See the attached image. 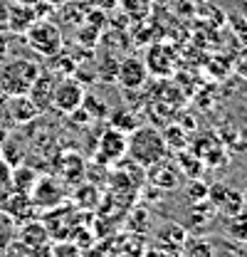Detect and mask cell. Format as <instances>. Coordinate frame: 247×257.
I'll return each mask as SVG.
<instances>
[{
    "label": "cell",
    "instance_id": "cell-1",
    "mask_svg": "<svg viewBox=\"0 0 247 257\" xmlns=\"http://www.w3.org/2000/svg\"><path fill=\"white\" fill-rule=\"evenodd\" d=\"M126 156L131 159V163L149 168L156 161L168 156V146L163 139V131H158L156 126H139L136 131L129 134V149Z\"/></svg>",
    "mask_w": 247,
    "mask_h": 257
},
{
    "label": "cell",
    "instance_id": "cell-2",
    "mask_svg": "<svg viewBox=\"0 0 247 257\" xmlns=\"http://www.w3.org/2000/svg\"><path fill=\"white\" fill-rule=\"evenodd\" d=\"M42 67L28 57H13L0 64V89L5 96L28 94Z\"/></svg>",
    "mask_w": 247,
    "mask_h": 257
},
{
    "label": "cell",
    "instance_id": "cell-3",
    "mask_svg": "<svg viewBox=\"0 0 247 257\" xmlns=\"http://www.w3.org/2000/svg\"><path fill=\"white\" fill-rule=\"evenodd\" d=\"M25 45L30 47L35 55H40V57H52V55H57L60 50H64V35H62L60 25H55V23H50V20H35L30 28L25 30Z\"/></svg>",
    "mask_w": 247,
    "mask_h": 257
},
{
    "label": "cell",
    "instance_id": "cell-4",
    "mask_svg": "<svg viewBox=\"0 0 247 257\" xmlns=\"http://www.w3.org/2000/svg\"><path fill=\"white\" fill-rule=\"evenodd\" d=\"M84 94H87V87L77 77H72V74L57 77L55 89H52V109L60 114H69L77 106H82Z\"/></svg>",
    "mask_w": 247,
    "mask_h": 257
},
{
    "label": "cell",
    "instance_id": "cell-5",
    "mask_svg": "<svg viewBox=\"0 0 247 257\" xmlns=\"http://www.w3.org/2000/svg\"><path fill=\"white\" fill-rule=\"evenodd\" d=\"M126 149H129V134L111 126L104 128L99 134V141H96V161L119 163L121 159H126Z\"/></svg>",
    "mask_w": 247,
    "mask_h": 257
},
{
    "label": "cell",
    "instance_id": "cell-6",
    "mask_svg": "<svg viewBox=\"0 0 247 257\" xmlns=\"http://www.w3.org/2000/svg\"><path fill=\"white\" fill-rule=\"evenodd\" d=\"M176 60H178L176 57V50L171 45H166V42L151 45L149 52H146V57H144L149 74H156V77H171V74H176V67H178Z\"/></svg>",
    "mask_w": 247,
    "mask_h": 257
},
{
    "label": "cell",
    "instance_id": "cell-7",
    "mask_svg": "<svg viewBox=\"0 0 247 257\" xmlns=\"http://www.w3.org/2000/svg\"><path fill=\"white\" fill-rule=\"evenodd\" d=\"M149 79V69H146V62L136 55H129L119 62V72H116V82L121 84V89L126 92H136L146 84Z\"/></svg>",
    "mask_w": 247,
    "mask_h": 257
},
{
    "label": "cell",
    "instance_id": "cell-8",
    "mask_svg": "<svg viewBox=\"0 0 247 257\" xmlns=\"http://www.w3.org/2000/svg\"><path fill=\"white\" fill-rule=\"evenodd\" d=\"M146 173H149L151 183H154L156 188H161V191H173V188H178V186H181V176H183L181 168H178V163L171 161L168 156L156 161L154 166H149Z\"/></svg>",
    "mask_w": 247,
    "mask_h": 257
},
{
    "label": "cell",
    "instance_id": "cell-9",
    "mask_svg": "<svg viewBox=\"0 0 247 257\" xmlns=\"http://www.w3.org/2000/svg\"><path fill=\"white\" fill-rule=\"evenodd\" d=\"M30 198H32V203H35V208L52 210V208H57L62 200H64V188H62L55 178L45 176V178H37Z\"/></svg>",
    "mask_w": 247,
    "mask_h": 257
},
{
    "label": "cell",
    "instance_id": "cell-10",
    "mask_svg": "<svg viewBox=\"0 0 247 257\" xmlns=\"http://www.w3.org/2000/svg\"><path fill=\"white\" fill-rule=\"evenodd\" d=\"M0 208H3L5 215H10V220H30L32 215H35V210H37L28 193L13 191V188L8 193H3Z\"/></svg>",
    "mask_w": 247,
    "mask_h": 257
},
{
    "label": "cell",
    "instance_id": "cell-11",
    "mask_svg": "<svg viewBox=\"0 0 247 257\" xmlns=\"http://www.w3.org/2000/svg\"><path fill=\"white\" fill-rule=\"evenodd\" d=\"M208 200L215 205L222 215H227V218L237 215V213L242 210V203H245V200H242V193L230 191V188L222 186V183H215L213 188H208Z\"/></svg>",
    "mask_w": 247,
    "mask_h": 257
},
{
    "label": "cell",
    "instance_id": "cell-12",
    "mask_svg": "<svg viewBox=\"0 0 247 257\" xmlns=\"http://www.w3.org/2000/svg\"><path fill=\"white\" fill-rule=\"evenodd\" d=\"M55 82H57V77H55L50 69H42V72L37 74V79L32 82L28 96L35 101V106L40 109V114H45V111L52 109V89H55Z\"/></svg>",
    "mask_w": 247,
    "mask_h": 257
},
{
    "label": "cell",
    "instance_id": "cell-13",
    "mask_svg": "<svg viewBox=\"0 0 247 257\" xmlns=\"http://www.w3.org/2000/svg\"><path fill=\"white\" fill-rule=\"evenodd\" d=\"M5 109L13 119V124H32L35 119H40V109L35 106L28 94H18V96H8L5 99Z\"/></svg>",
    "mask_w": 247,
    "mask_h": 257
},
{
    "label": "cell",
    "instance_id": "cell-14",
    "mask_svg": "<svg viewBox=\"0 0 247 257\" xmlns=\"http://www.w3.org/2000/svg\"><path fill=\"white\" fill-rule=\"evenodd\" d=\"M35 20H37V13H35V8H30L28 3H18V5L8 8V15H5L8 28L13 32H18V35H25V30L30 28Z\"/></svg>",
    "mask_w": 247,
    "mask_h": 257
},
{
    "label": "cell",
    "instance_id": "cell-15",
    "mask_svg": "<svg viewBox=\"0 0 247 257\" xmlns=\"http://www.w3.org/2000/svg\"><path fill=\"white\" fill-rule=\"evenodd\" d=\"M47 240H50L47 227L40 225V223H35V220H25V225H23L20 232H18V242H20L23 247H30V250L45 247Z\"/></svg>",
    "mask_w": 247,
    "mask_h": 257
},
{
    "label": "cell",
    "instance_id": "cell-16",
    "mask_svg": "<svg viewBox=\"0 0 247 257\" xmlns=\"http://www.w3.org/2000/svg\"><path fill=\"white\" fill-rule=\"evenodd\" d=\"M0 144H3V146H0V156H3V161H5L10 168H15V166H20V163L25 161V144L18 141L15 134H8Z\"/></svg>",
    "mask_w": 247,
    "mask_h": 257
},
{
    "label": "cell",
    "instance_id": "cell-17",
    "mask_svg": "<svg viewBox=\"0 0 247 257\" xmlns=\"http://www.w3.org/2000/svg\"><path fill=\"white\" fill-rule=\"evenodd\" d=\"M37 178H40V176H37L35 168L20 163V166H15L13 173H10V186H13V191H20V193H28V195H30L32 188H35V183H37Z\"/></svg>",
    "mask_w": 247,
    "mask_h": 257
},
{
    "label": "cell",
    "instance_id": "cell-18",
    "mask_svg": "<svg viewBox=\"0 0 247 257\" xmlns=\"http://www.w3.org/2000/svg\"><path fill=\"white\" fill-rule=\"evenodd\" d=\"M106 121H109V126L111 128H119V131H124V134H131V131H136V128L141 126L136 111H131V109H116V111H109Z\"/></svg>",
    "mask_w": 247,
    "mask_h": 257
},
{
    "label": "cell",
    "instance_id": "cell-19",
    "mask_svg": "<svg viewBox=\"0 0 247 257\" xmlns=\"http://www.w3.org/2000/svg\"><path fill=\"white\" fill-rule=\"evenodd\" d=\"M60 173H62V181H82V176H84V161L82 156H77V154H67V156H62L60 159Z\"/></svg>",
    "mask_w": 247,
    "mask_h": 257
},
{
    "label": "cell",
    "instance_id": "cell-20",
    "mask_svg": "<svg viewBox=\"0 0 247 257\" xmlns=\"http://www.w3.org/2000/svg\"><path fill=\"white\" fill-rule=\"evenodd\" d=\"M158 242L161 245H166L168 250H176V247H181L185 242V237H188V232H185L181 225H176V223H168L166 227H161L158 230Z\"/></svg>",
    "mask_w": 247,
    "mask_h": 257
},
{
    "label": "cell",
    "instance_id": "cell-21",
    "mask_svg": "<svg viewBox=\"0 0 247 257\" xmlns=\"http://www.w3.org/2000/svg\"><path fill=\"white\" fill-rule=\"evenodd\" d=\"M82 109L92 116V121H106V116H109V106H106V101H104L101 96L89 94V92L84 94Z\"/></svg>",
    "mask_w": 247,
    "mask_h": 257
},
{
    "label": "cell",
    "instance_id": "cell-22",
    "mask_svg": "<svg viewBox=\"0 0 247 257\" xmlns=\"http://www.w3.org/2000/svg\"><path fill=\"white\" fill-rule=\"evenodd\" d=\"M176 163H178V168H181V173L183 176H188V178H200V173H203V168H205V163L198 159V156H190L188 151H178V159H176Z\"/></svg>",
    "mask_w": 247,
    "mask_h": 257
},
{
    "label": "cell",
    "instance_id": "cell-23",
    "mask_svg": "<svg viewBox=\"0 0 247 257\" xmlns=\"http://www.w3.org/2000/svg\"><path fill=\"white\" fill-rule=\"evenodd\" d=\"M225 20H227V28L230 32L235 35V40L240 42V47H245L247 45V18L237 10V13H230V15H225Z\"/></svg>",
    "mask_w": 247,
    "mask_h": 257
},
{
    "label": "cell",
    "instance_id": "cell-24",
    "mask_svg": "<svg viewBox=\"0 0 247 257\" xmlns=\"http://www.w3.org/2000/svg\"><path fill=\"white\" fill-rule=\"evenodd\" d=\"M163 139H166V146H168V151L171 149H176V151H183L188 149V134H185L181 124L176 121V126H168L163 131Z\"/></svg>",
    "mask_w": 247,
    "mask_h": 257
},
{
    "label": "cell",
    "instance_id": "cell-25",
    "mask_svg": "<svg viewBox=\"0 0 247 257\" xmlns=\"http://www.w3.org/2000/svg\"><path fill=\"white\" fill-rule=\"evenodd\" d=\"M116 72H119V60H116L111 52L96 64V77H99L101 82H116Z\"/></svg>",
    "mask_w": 247,
    "mask_h": 257
},
{
    "label": "cell",
    "instance_id": "cell-26",
    "mask_svg": "<svg viewBox=\"0 0 247 257\" xmlns=\"http://www.w3.org/2000/svg\"><path fill=\"white\" fill-rule=\"evenodd\" d=\"M185 195H188V200H193V203H205V200H208V186H205L200 178H190V183H188V188H185Z\"/></svg>",
    "mask_w": 247,
    "mask_h": 257
},
{
    "label": "cell",
    "instance_id": "cell-27",
    "mask_svg": "<svg viewBox=\"0 0 247 257\" xmlns=\"http://www.w3.org/2000/svg\"><path fill=\"white\" fill-rule=\"evenodd\" d=\"M50 257H82V250H79L77 242H72V240H60V242L50 250Z\"/></svg>",
    "mask_w": 247,
    "mask_h": 257
},
{
    "label": "cell",
    "instance_id": "cell-28",
    "mask_svg": "<svg viewBox=\"0 0 247 257\" xmlns=\"http://www.w3.org/2000/svg\"><path fill=\"white\" fill-rule=\"evenodd\" d=\"M230 235H235L237 240H247V213H237L232 215V223H230Z\"/></svg>",
    "mask_w": 247,
    "mask_h": 257
},
{
    "label": "cell",
    "instance_id": "cell-29",
    "mask_svg": "<svg viewBox=\"0 0 247 257\" xmlns=\"http://www.w3.org/2000/svg\"><path fill=\"white\" fill-rule=\"evenodd\" d=\"M232 72H235L242 82H247V45L245 47H240L237 55L232 57Z\"/></svg>",
    "mask_w": 247,
    "mask_h": 257
},
{
    "label": "cell",
    "instance_id": "cell-30",
    "mask_svg": "<svg viewBox=\"0 0 247 257\" xmlns=\"http://www.w3.org/2000/svg\"><path fill=\"white\" fill-rule=\"evenodd\" d=\"M124 10L129 13V15H134V18H146L149 13H144L139 5H144V8H149L151 10V0H121Z\"/></svg>",
    "mask_w": 247,
    "mask_h": 257
},
{
    "label": "cell",
    "instance_id": "cell-31",
    "mask_svg": "<svg viewBox=\"0 0 247 257\" xmlns=\"http://www.w3.org/2000/svg\"><path fill=\"white\" fill-rule=\"evenodd\" d=\"M67 116H69V121H72L74 126H89V124H94L92 116H89L82 106H77V109H74V111H69Z\"/></svg>",
    "mask_w": 247,
    "mask_h": 257
},
{
    "label": "cell",
    "instance_id": "cell-32",
    "mask_svg": "<svg viewBox=\"0 0 247 257\" xmlns=\"http://www.w3.org/2000/svg\"><path fill=\"white\" fill-rule=\"evenodd\" d=\"M190 255L193 257H210V247H208L205 242H198V250H193Z\"/></svg>",
    "mask_w": 247,
    "mask_h": 257
},
{
    "label": "cell",
    "instance_id": "cell-33",
    "mask_svg": "<svg viewBox=\"0 0 247 257\" xmlns=\"http://www.w3.org/2000/svg\"><path fill=\"white\" fill-rule=\"evenodd\" d=\"M240 13L247 18V0H240Z\"/></svg>",
    "mask_w": 247,
    "mask_h": 257
},
{
    "label": "cell",
    "instance_id": "cell-34",
    "mask_svg": "<svg viewBox=\"0 0 247 257\" xmlns=\"http://www.w3.org/2000/svg\"><path fill=\"white\" fill-rule=\"evenodd\" d=\"M5 99H8V96L3 94V89H0V106H3V104H5Z\"/></svg>",
    "mask_w": 247,
    "mask_h": 257
}]
</instances>
